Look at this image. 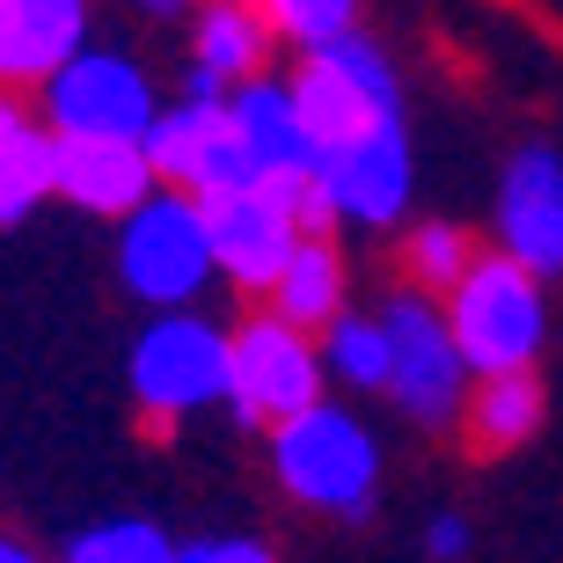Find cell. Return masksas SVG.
<instances>
[{
	"mask_svg": "<svg viewBox=\"0 0 563 563\" xmlns=\"http://www.w3.org/2000/svg\"><path fill=\"white\" fill-rule=\"evenodd\" d=\"M8 44H15V81H52L74 52H88V0H0Z\"/></svg>",
	"mask_w": 563,
	"mask_h": 563,
	"instance_id": "17",
	"label": "cell"
},
{
	"mask_svg": "<svg viewBox=\"0 0 563 563\" xmlns=\"http://www.w3.org/2000/svg\"><path fill=\"white\" fill-rule=\"evenodd\" d=\"M446 330H454L468 374L490 380V374H534L542 358V336H549V300H542V278L520 272L512 256H476L468 278L446 292Z\"/></svg>",
	"mask_w": 563,
	"mask_h": 563,
	"instance_id": "1",
	"label": "cell"
},
{
	"mask_svg": "<svg viewBox=\"0 0 563 563\" xmlns=\"http://www.w3.org/2000/svg\"><path fill=\"white\" fill-rule=\"evenodd\" d=\"M542 418H549V396H542L534 374H490L461 402V446L476 461H498V454H512V446H527V439L542 432Z\"/></svg>",
	"mask_w": 563,
	"mask_h": 563,
	"instance_id": "16",
	"label": "cell"
},
{
	"mask_svg": "<svg viewBox=\"0 0 563 563\" xmlns=\"http://www.w3.org/2000/svg\"><path fill=\"white\" fill-rule=\"evenodd\" d=\"M162 103H154V81L146 66L125 52H74V59L44 81V125L59 140H132L146 146Z\"/></svg>",
	"mask_w": 563,
	"mask_h": 563,
	"instance_id": "8",
	"label": "cell"
},
{
	"mask_svg": "<svg viewBox=\"0 0 563 563\" xmlns=\"http://www.w3.org/2000/svg\"><path fill=\"white\" fill-rule=\"evenodd\" d=\"M206 234H212V264H220V278H234L242 292H272L278 272L292 264V250L308 242L300 220H292L278 198H264V190L212 198L206 206Z\"/></svg>",
	"mask_w": 563,
	"mask_h": 563,
	"instance_id": "12",
	"label": "cell"
},
{
	"mask_svg": "<svg viewBox=\"0 0 563 563\" xmlns=\"http://www.w3.org/2000/svg\"><path fill=\"white\" fill-rule=\"evenodd\" d=\"M212 264V234H206V206L184 198V190H154L132 220H118V278H125L132 300H146L154 314L190 308Z\"/></svg>",
	"mask_w": 563,
	"mask_h": 563,
	"instance_id": "4",
	"label": "cell"
},
{
	"mask_svg": "<svg viewBox=\"0 0 563 563\" xmlns=\"http://www.w3.org/2000/svg\"><path fill=\"white\" fill-rule=\"evenodd\" d=\"M322 366L344 388H388V330H380V314H336L322 330Z\"/></svg>",
	"mask_w": 563,
	"mask_h": 563,
	"instance_id": "19",
	"label": "cell"
},
{
	"mask_svg": "<svg viewBox=\"0 0 563 563\" xmlns=\"http://www.w3.org/2000/svg\"><path fill=\"white\" fill-rule=\"evenodd\" d=\"M272 468L286 483V498H300L308 512H330V520H366L380 498V446L336 402H314L308 418L278 424Z\"/></svg>",
	"mask_w": 563,
	"mask_h": 563,
	"instance_id": "2",
	"label": "cell"
},
{
	"mask_svg": "<svg viewBox=\"0 0 563 563\" xmlns=\"http://www.w3.org/2000/svg\"><path fill=\"white\" fill-rule=\"evenodd\" d=\"M322 344L314 336H300L292 322H278V314H256V322H242L228 344V410L242 424H292L308 418L314 402H322Z\"/></svg>",
	"mask_w": 563,
	"mask_h": 563,
	"instance_id": "5",
	"label": "cell"
},
{
	"mask_svg": "<svg viewBox=\"0 0 563 563\" xmlns=\"http://www.w3.org/2000/svg\"><path fill=\"white\" fill-rule=\"evenodd\" d=\"M388 330V396L410 424H461L468 402V358H461L446 308H432L424 292H396L380 308Z\"/></svg>",
	"mask_w": 563,
	"mask_h": 563,
	"instance_id": "7",
	"label": "cell"
},
{
	"mask_svg": "<svg viewBox=\"0 0 563 563\" xmlns=\"http://www.w3.org/2000/svg\"><path fill=\"white\" fill-rule=\"evenodd\" d=\"M314 184L330 198L336 220H366V228H388L402 206H410V132L380 125L352 146H330V154H314Z\"/></svg>",
	"mask_w": 563,
	"mask_h": 563,
	"instance_id": "11",
	"label": "cell"
},
{
	"mask_svg": "<svg viewBox=\"0 0 563 563\" xmlns=\"http://www.w3.org/2000/svg\"><path fill=\"white\" fill-rule=\"evenodd\" d=\"M184 8H190V0H140V15H154V22H176Z\"/></svg>",
	"mask_w": 563,
	"mask_h": 563,
	"instance_id": "26",
	"label": "cell"
},
{
	"mask_svg": "<svg viewBox=\"0 0 563 563\" xmlns=\"http://www.w3.org/2000/svg\"><path fill=\"white\" fill-rule=\"evenodd\" d=\"M162 190L146 146L132 140H59V198L81 212H103V220H132Z\"/></svg>",
	"mask_w": 563,
	"mask_h": 563,
	"instance_id": "14",
	"label": "cell"
},
{
	"mask_svg": "<svg viewBox=\"0 0 563 563\" xmlns=\"http://www.w3.org/2000/svg\"><path fill=\"white\" fill-rule=\"evenodd\" d=\"M498 242L534 278L563 272V154L549 140L512 146L498 176Z\"/></svg>",
	"mask_w": 563,
	"mask_h": 563,
	"instance_id": "10",
	"label": "cell"
},
{
	"mask_svg": "<svg viewBox=\"0 0 563 563\" xmlns=\"http://www.w3.org/2000/svg\"><path fill=\"white\" fill-rule=\"evenodd\" d=\"M264 52H272V22L256 15L250 0H206L198 30H190V88L198 103H228L234 88L264 81Z\"/></svg>",
	"mask_w": 563,
	"mask_h": 563,
	"instance_id": "13",
	"label": "cell"
},
{
	"mask_svg": "<svg viewBox=\"0 0 563 563\" xmlns=\"http://www.w3.org/2000/svg\"><path fill=\"white\" fill-rule=\"evenodd\" d=\"M176 549L154 520H103L66 542V563H176Z\"/></svg>",
	"mask_w": 563,
	"mask_h": 563,
	"instance_id": "20",
	"label": "cell"
},
{
	"mask_svg": "<svg viewBox=\"0 0 563 563\" xmlns=\"http://www.w3.org/2000/svg\"><path fill=\"white\" fill-rule=\"evenodd\" d=\"M256 15L272 22V37L300 44V52H314V44H336L358 30V0H250Z\"/></svg>",
	"mask_w": 563,
	"mask_h": 563,
	"instance_id": "21",
	"label": "cell"
},
{
	"mask_svg": "<svg viewBox=\"0 0 563 563\" xmlns=\"http://www.w3.org/2000/svg\"><path fill=\"white\" fill-rule=\"evenodd\" d=\"M468 264H476V242L454 220H418V234H410V272H418V286L454 292L468 278Z\"/></svg>",
	"mask_w": 563,
	"mask_h": 563,
	"instance_id": "22",
	"label": "cell"
},
{
	"mask_svg": "<svg viewBox=\"0 0 563 563\" xmlns=\"http://www.w3.org/2000/svg\"><path fill=\"white\" fill-rule=\"evenodd\" d=\"M59 190V132L0 96V228H15Z\"/></svg>",
	"mask_w": 563,
	"mask_h": 563,
	"instance_id": "15",
	"label": "cell"
},
{
	"mask_svg": "<svg viewBox=\"0 0 563 563\" xmlns=\"http://www.w3.org/2000/svg\"><path fill=\"white\" fill-rule=\"evenodd\" d=\"M15 81V44H8V8H0V88Z\"/></svg>",
	"mask_w": 563,
	"mask_h": 563,
	"instance_id": "25",
	"label": "cell"
},
{
	"mask_svg": "<svg viewBox=\"0 0 563 563\" xmlns=\"http://www.w3.org/2000/svg\"><path fill=\"white\" fill-rule=\"evenodd\" d=\"M424 549H432L439 563H454V556H468V520H454V512H439V520L424 527Z\"/></svg>",
	"mask_w": 563,
	"mask_h": 563,
	"instance_id": "24",
	"label": "cell"
},
{
	"mask_svg": "<svg viewBox=\"0 0 563 563\" xmlns=\"http://www.w3.org/2000/svg\"><path fill=\"white\" fill-rule=\"evenodd\" d=\"M228 344L234 336L206 314H154L132 344V396H140L146 418H190L206 402H228Z\"/></svg>",
	"mask_w": 563,
	"mask_h": 563,
	"instance_id": "6",
	"label": "cell"
},
{
	"mask_svg": "<svg viewBox=\"0 0 563 563\" xmlns=\"http://www.w3.org/2000/svg\"><path fill=\"white\" fill-rule=\"evenodd\" d=\"M146 162L162 176V190H184L198 206L212 198H234V190H256V162L250 146H242V125H234L228 103H168L146 132Z\"/></svg>",
	"mask_w": 563,
	"mask_h": 563,
	"instance_id": "9",
	"label": "cell"
},
{
	"mask_svg": "<svg viewBox=\"0 0 563 563\" xmlns=\"http://www.w3.org/2000/svg\"><path fill=\"white\" fill-rule=\"evenodd\" d=\"M176 563H278L256 534H198V542L176 549Z\"/></svg>",
	"mask_w": 563,
	"mask_h": 563,
	"instance_id": "23",
	"label": "cell"
},
{
	"mask_svg": "<svg viewBox=\"0 0 563 563\" xmlns=\"http://www.w3.org/2000/svg\"><path fill=\"white\" fill-rule=\"evenodd\" d=\"M272 314L292 322L300 336L330 330L336 314H344V256L330 250V234H308V242L292 250V264L278 272V286H272Z\"/></svg>",
	"mask_w": 563,
	"mask_h": 563,
	"instance_id": "18",
	"label": "cell"
},
{
	"mask_svg": "<svg viewBox=\"0 0 563 563\" xmlns=\"http://www.w3.org/2000/svg\"><path fill=\"white\" fill-rule=\"evenodd\" d=\"M0 563H37V556H30V549H22L15 534H0Z\"/></svg>",
	"mask_w": 563,
	"mask_h": 563,
	"instance_id": "27",
	"label": "cell"
},
{
	"mask_svg": "<svg viewBox=\"0 0 563 563\" xmlns=\"http://www.w3.org/2000/svg\"><path fill=\"white\" fill-rule=\"evenodd\" d=\"M292 110H300V125H308L314 154H330V146H352L366 132L396 125L402 118V81L388 52L374 37H336V44H314L300 52V74H292Z\"/></svg>",
	"mask_w": 563,
	"mask_h": 563,
	"instance_id": "3",
	"label": "cell"
}]
</instances>
